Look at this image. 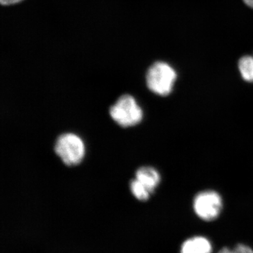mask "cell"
I'll list each match as a JSON object with an SVG mask.
<instances>
[{
	"instance_id": "cell-1",
	"label": "cell",
	"mask_w": 253,
	"mask_h": 253,
	"mask_svg": "<svg viewBox=\"0 0 253 253\" xmlns=\"http://www.w3.org/2000/svg\"><path fill=\"white\" fill-rule=\"evenodd\" d=\"M176 80L175 70L163 61L154 63L146 73V85L149 90L161 96H168L172 92Z\"/></svg>"
},
{
	"instance_id": "cell-2",
	"label": "cell",
	"mask_w": 253,
	"mask_h": 253,
	"mask_svg": "<svg viewBox=\"0 0 253 253\" xmlns=\"http://www.w3.org/2000/svg\"><path fill=\"white\" fill-rule=\"evenodd\" d=\"M113 121L122 127H130L139 124L144 113L136 99L130 94H123L109 109Z\"/></svg>"
},
{
	"instance_id": "cell-3",
	"label": "cell",
	"mask_w": 253,
	"mask_h": 253,
	"mask_svg": "<svg viewBox=\"0 0 253 253\" xmlns=\"http://www.w3.org/2000/svg\"><path fill=\"white\" fill-rule=\"evenodd\" d=\"M54 149L58 157L70 167L79 165L85 154V146L83 139L73 133H63L58 136Z\"/></svg>"
},
{
	"instance_id": "cell-4",
	"label": "cell",
	"mask_w": 253,
	"mask_h": 253,
	"mask_svg": "<svg viewBox=\"0 0 253 253\" xmlns=\"http://www.w3.org/2000/svg\"><path fill=\"white\" fill-rule=\"evenodd\" d=\"M222 208L220 195L214 191H205L195 197L194 209L201 219L212 221L217 219Z\"/></svg>"
},
{
	"instance_id": "cell-5",
	"label": "cell",
	"mask_w": 253,
	"mask_h": 253,
	"mask_svg": "<svg viewBox=\"0 0 253 253\" xmlns=\"http://www.w3.org/2000/svg\"><path fill=\"white\" fill-rule=\"evenodd\" d=\"M135 179L145 186L151 194L159 185L161 175L155 168L150 166L139 168L135 172Z\"/></svg>"
},
{
	"instance_id": "cell-6",
	"label": "cell",
	"mask_w": 253,
	"mask_h": 253,
	"mask_svg": "<svg viewBox=\"0 0 253 253\" xmlns=\"http://www.w3.org/2000/svg\"><path fill=\"white\" fill-rule=\"evenodd\" d=\"M212 246L207 239L194 237L186 241L181 247V253H211Z\"/></svg>"
},
{
	"instance_id": "cell-7",
	"label": "cell",
	"mask_w": 253,
	"mask_h": 253,
	"mask_svg": "<svg viewBox=\"0 0 253 253\" xmlns=\"http://www.w3.org/2000/svg\"><path fill=\"white\" fill-rule=\"evenodd\" d=\"M239 69L243 79L246 82H253V57L245 56L239 61Z\"/></svg>"
},
{
	"instance_id": "cell-8",
	"label": "cell",
	"mask_w": 253,
	"mask_h": 253,
	"mask_svg": "<svg viewBox=\"0 0 253 253\" xmlns=\"http://www.w3.org/2000/svg\"><path fill=\"white\" fill-rule=\"evenodd\" d=\"M129 189L133 196L139 201H147L151 194L149 190L136 179H132L129 183Z\"/></svg>"
},
{
	"instance_id": "cell-9",
	"label": "cell",
	"mask_w": 253,
	"mask_h": 253,
	"mask_svg": "<svg viewBox=\"0 0 253 253\" xmlns=\"http://www.w3.org/2000/svg\"><path fill=\"white\" fill-rule=\"evenodd\" d=\"M218 253H253V251L249 246L245 245H238L234 249L230 250L227 248H224Z\"/></svg>"
},
{
	"instance_id": "cell-10",
	"label": "cell",
	"mask_w": 253,
	"mask_h": 253,
	"mask_svg": "<svg viewBox=\"0 0 253 253\" xmlns=\"http://www.w3.org/2000/svg\"><path fill=\"white\" fill-rule=\"evenodd\" d=\"M23 0H0L1 4L3 5H11L16 4Z\"/></svg>"
},
{
	"instance_id": "cell-11",
	"label": "cell",
	"mask_w": 253,
	"mask_h": 253,
	"mask_svg": "<svg viewBox=\"0 0 253 253\" xmlns=\"http://www.w3.org/2000/svg\"><path fill=\"white\" fill-rule=\"evenodd\" d=\"M245 4L253 9V0H244Z\"/></svg>"
}]
</instances>
